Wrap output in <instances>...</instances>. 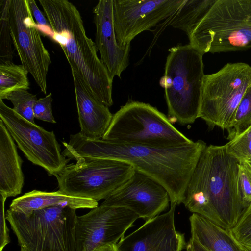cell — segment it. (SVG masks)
Segmentation results:
<instances>
[{"mask_svg":"<svg viewBox=\"0 0 251 251\" xmlns=\"http://www.w3.org/2000/svg\"><path fill=\"white\" fill-rule=\"evenodd\" d=\"M62 154L69 159L80 157L122 161L164 187L171 203H182L187 186L200 157L207 146L201 140L178 147L154 148L143 145L90 139L79 132L63 142Z\"/></svg>","mask_w":251,"mask_h":251,"instance_id":"cell-1","label":"cell"},{"mask_svg":"<svg viewBox=\"0 0 251 251\" xmlns=\"http://www.w3.org/2000/svg\"><path fill=\"white\" fill-rule=\"evenodd\" d=\"M238 163L227 152L226 144L207 146L190 177L182 203L191 212L225 229H232L245 210Z\"/></svg>","mask_w":251,"mask_h":251,"instance_id":"cell-2","label":"cell"},{"mask_svg":"<svg viewBox=\"0 0 251 251\" xmlns=\"http://www.w3.org/2000/svg\"><path fill=\"white\" fill-rule=\"evenodd\" d=\"M53 31L52 38L62 48L71 67L94 97L107 107L113 104L112 82L97 54L95 43L86 33L76 7L68 0H39Z\"/></svg>","mask_w":251,"mask_h":251,"instance_id":"cell-3","label":"cell"},{"mask_svg":"<svg viewBox=\"0 0 251 251\" xmlns=\"http://www.w3.org/2000/svg\"><path fill=\"white\" fill-rule=\"evenodd\" d=\"M164 75L159 81L165 89L168 115L181 125L199 118L205 75L203 55L191 45L169 49Z\"/></svg>","mask_w":251,"mask_h":251,"instance_id":"cell-4","label":"cell"},{"mask_svg":"<svg viewBox=\"0 0 251 251\" xmlns=\"http://www.w3.org/2000/svg\"><path fill=\"white\" fill-rule=\"evenodd\" d=\"M188 38L202 55L251 48V0H216Z\"/></svg>","mask_w":251,"mask_h":251,"instance_id":"cell-5","label":"cell"},{"mask_svg":"<svg viewBox=\"0 0 251 251\" xmlns=\"http://www.w3.org/2000/svg\"><path fill=\"white\" fill-rule=\"evenodd\" d=\"M5 215L19 251H77L76 209L53 206L24 214L9 209Z\"/></svg>","mask_w":251,"mask_h":251,"instance_id":"cell-6","label":"cell"},{"mask_svg":"<svg viewBox=\"0 0 251 251\" xmlns=\"http://www.w3.org/2000/svg\"><path fill=\"white\" fill-rule=\"evenodd\" d=\"M102 139L159 148L194 142L178 130L156 107L136 101L126 103L113 115Z\"/></svg>","mask_w":251,"mask_h":251,"instance_id":"cell-7","label":"cell"},{"mask_svg":"<svg viewBox=\"0 0 251 251\" xmlns=\"http://www.w3.org/2000/svg\"><path fill=\"white\" fill-rule=\"evenodd\" d=\"M56 176L59 190L71 196L98 201L128 181L135 170L126 162L107 158L80 157Z\"/></svg>","mask_w":251,"mask_h":251,"instance_id":"cell-8","label":"cell"},{"mask_svg":"<svg viewBox=\"0 0 251 251\" xmlns=\"http://www.w3.org/2000/svg\"><path fill=\"white\" fill-rule=\"evenodd\" d=\"M251 85V66L228 63L218 72L205 75L199 118L208 128L227 129L243 96Z\"/></svg>","mask_w":251,"mask_h":251,"instance_id":"cell-9","label":"cell"},{"mask_svg":"<svg viewBox=\"0 0 251 251\" xmlns=\"http://www.w3.org/2000/svg\"><path fill=\"white\" fill-rule=\"evenodd\" d=\"M0 119L26 158L44 168L49 175L57 176L67 165L70 159L61 152L54 132L47 131L24 119L1 99Z\"/></svg>","mask_w":251,"mask_h":251,"instance_id":"cell-10","label":"cell"},{"mask_svg":"<svg viewBox=\"0 0 251 251\" xmlns=\"http://www.w3.org/2000/svg\"><path fill=\"white\" fill-rule=\"evenodd\" d=\"M10 25L13 45L22 65L33 77L41 91L47 94V76L51 63L28 0H11Z\"/></svg>","mask_w":251,"mask_h":251,"instance_id":"cell-11","label":"cell"},{"mask_svg":"<svg viewBox=\"0 0 251 251\" xmlns=\"http://www.w3.org/2000/svg\"><path fill=\"white\" fill-rule=\"evenodd\" d=\"M139 217L125 208L100 205L77 216L75 240L77 251H92L116 244Z\"/></svg>","mask_w":251,"mask_h":251,"instance_id":"cell-12","label":"cell"},{"mask_svg":"<svg viewBox=\"0 0 251 251\" xmlns=\"http://www.w3.org/2000/svg\"><path fill=\"white\" fill-rule=\"evenodd\" d=\"M184 0H113V21L121 46L171 16Z\"/></svg>","mask_w":251,"mask_h":251,"instance_id":"cell-13","label":"cell"},{"mask_svg":"<svg viewBox=\"0 0 251 251\" xmlns=\"http://www.w3.org/2000/svg\"><path fill=\"white\" fill-rule=\"evenodd\" d=\"M170 201L169 195L164 187L135 170L130 178L101 205L125 208L148 220L165 210Z\"/></svg>","mask_w":251,"mask_h":251,"instance_id":"cell-14","label":"cell"},{"mask_svg":"<svg viewBox=\"0 0 251 251\" xmlns=\"http://www.w3.org/2000/svg\"><path fill=\"white\" fill-rule=\"evenodd\" d=\"M177 203H171L166 212L146 222L123 237L116 245L117 251H181L186 247L183 234L175 227Z\"/></svg>","mask_w":251,"mask_h":251,"instance_id":"cell-15","label":"cell"},{"mask_svg":"<svg viewBox=\"0 0 251 251\" xmlns=\"http://www.w3.org/2000/svg\"><path fill=\"white\" fill-rule=\"evenodd\" d=\"M96 27L95 44L100 60L111 76L121 78L129 65L130 44L121 46L117 41L114 27L113 0H100L94 7Z\"/></svg>","mask_w":251,"mask_h":251,"instance_id":"cell-16","label":"cell"},{"mask_svg":"<svg viewBox=\"0 0 251 251\" xmlns=\"http://www.w3.org/2000/svg\"><path fill=\"white\" fill-rule=\"evenodd\" d=\"M80 127L79 132L90 139H101L107 130L113 115L108 107L98 101L82 79L72 72Z\"/></svg>","mask_w":251,"mask_h":251,"instance_id":"cell-17","label":"cell"},{"mask_svg":"<svg viewBox=\"0 0 251 251\" xmlns=\"http://www.w3.org/2000/svg\"><path fill=\"white\" fill-rule=\"evenodd\" d=\"M23 162L14 139L0 119V192L8 197L22 192L24 185Z\"/></svg>","mask_w":251,"mask_h":251,"instance_id":"cell-18","label":"cell"},{"mask_svg":"<svg viewBox=\"0 0 251 251\" xmlns=\"http://www.w3.org/2000/svg\"><path fill=\"white\" fill-rule=\"evenodd\" d=\"M58 206L76 210L93 209L98 206V202L93 199L69 195L59 190L51 192L33 190L13 200L9 209L28 214L35 210Z\"/></svg>","mask_w":251,"mask_h":251,"instance_id":"cell-19","label":"cell"},{"mask_svg":"<svg viewBox=\"0 0 251 251\" xmlns=\"http://www.w3.org/2000/svg\"><path fill=\"white\" fill-rule=\"evenodd\" d=\"M191 237L212 251H247L229 231L196 213L189 218Z\"/></svg>","mask_w":251,"mask_h":251,"instance_id":"cell-20","label":"cell"},{"mask_svg":"<svg viewBox=\"0 0 251 251\" xmlns=\"http://www.w3.org/2000/svg\"><path fill=\"white\" fill-rule=\"evenodd\" d=\"M216 0H184L182 5L165 20L164 27L171 26L185 32L188 37Z\"/></svg>","mask_w":251,"mask_h":251,"instance_id":"cell-21","label":"cell"},{"mask_svg":"<svg viewBox=\"0 0 251 251\" xmlns=\"http://www.w3.org/2000/svg\"><path fill=\"white\" fill-rule=\"evenodd\" d=\"M28 72L21 64L12 61L0 62V99H5L10 93L29 89Z\"/></svg>","mask_w":251,"mask_h":251,"instance_id":"cell-22","label":"cell"},{"mask_svg":"<svg viewBox=\"0 0 251 251\" xmlns=\"http://www.w3.org/2000/svg\"><path fill=\"white\" fill-rule=\"evenodd\" d=\"M251 125V85L241 100L227 131L230 140L243 132Z\"/></svg>","mask_w":251,"mask_h":251,"instance_id":"cell-23","label":"cell"},{"mask_svg":"<svg viewBox=\"0 0 251 251\" xmlns=\"http://www.w3.org/2000/svg\"><path fill=\"white\" fill-rule=\"evenodd\" d=\"M10 3L11 0L0 1V62L12 61L13 58L9 17Z\"/></svg>","mask_w":251,"mask_h":251,"instance_id":"cell-24","label":"cell"},{"mask_svg":"<svg viewBox=\"0 0 251 251\" xmlns=\"http://www.w3.org/2000/svg\"><path fill=\"white\" fill-rule=\"evenodd\" d=\"M5 99L13 104V109L28 121L35 124L33 115V106L37 100L36 96L27 90L21 89L10 93Z\"/></svg>","mask_w":251,"mask_h":251,"instance_id":"cell-25","label":"cell"},{"mask_svg":"<svg viewBox=\"0 0 251 251\" xmlns=\"http://www.w3.org/2000/svg\"><path fill=\"white\" fill-rule=\"evenodd\" d=\"M227 152L239 162L251 158V125L243 132L226 144Z\"/></svg>","mask_w":251,"mask_h":251,"instance_id":"cell-26","label":"cell"},{"mask_svg":"<svg viewBox=\"0 0 251 251\" xmlns=\"http://www.w3.org/2000/svg\"><path fill=\"white\" fill-rule=\"evenodd\" d=\"M228 231L241 245L251 247V203L244 210L236 226Z\"/></svg>","mask_w":251,"mask_h":251,"instance_id":"cell-27","label":"cell"},{"mask_svg":"<svg viewBox=\"0 0 251 251\" xmlns=\"http://www.w3.org/2000/svg\"><path fill=\"white\" fill-rule=\"evenodd\" d=\"M238 179L242 201L246 209L251 203V165L248 162H239Z\"/></svg>","mask_w":251,"mask_h":251,"instance_id":"cell-28","label":"cell"},{"mask_svg":"<svg viewBox=\"0 0 251 251\" xmlns=\"http://www.w3.org/2000/svg\"><path fill=\"white\" fill-rule=\"evenodd\" d=\"M52 94L50 92L44 98H40L33 106L34 118L43 121L55 124L56 123L52 114Z\"/></svg>","mask_w":251,"mask_h":251,"instance_id":"cell-29","label":"cell"},{"mask_svg":"<svg viewBox=\"0 0 251 251\" xmlns=\"http://www.w3.org/2000/svg\"><path fill=\"white\" fill-rule=\"evenodd\" d=\"M29 7L34 17L37 27L46 35L52 37L53 31L46 17L42 14L34 0H28Z\"/></svg>","mask_w":251,"mask_h":251,"instance_id":"cell-30","label":"cell"},{"mask_svg":"<svg viewBox=\"0 0 251 251\" xmlns=\"http://www.w3.org/2000/svg\"><path fill=\"white\" fill-rule=\"evenodd\" d=\"M7 196L2 192H0V251L9 244L10 239L9 235V229L6 222V215L4 212V206Z\"/></svg>","mask_w":251,"mask_h":251,"instance_id":"cell-31","label":"cell"},{"mask_svg":"<svg viewBox=\"0 0 251 251\" xmlns=\"http://www.w3.org/2000/svg\"><path fill=\"white\" fill-rule=\"evenodd\" d=\"M186 251H212L191 237L186 245Z\"/></svg>","mask_w":251,"mask_h":251,"instance_id":"cell-32","label":"cell"},{"mask_svg":"<svg viewBox=\"0 0 251 251\" xmlns=\"http://www.w3.org/2000/svg\"><path fill=\"white\" fill-rule=\"evenodd\" d=\"M92 251H117L116 244H108L99 247Z\"/></svg>","mask_w":251,"mask_h":251,"instance_id":"cell-33","label":"cell"},{"mask_svg":"<svg viewBox=\"0 0 251 251\" xmlns=\"http://www.w3.org/2000/svg\"><path fill=\"white\" fill-rule=\"evenodd\" d=\"M243 247L247 250V251H251V247H245V246H243Z\"/></svg>","mask_w":251,"mask_h":251,"instance_id":"cell-34","label":"cell"}]
</instances>
